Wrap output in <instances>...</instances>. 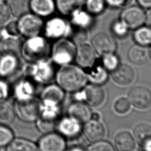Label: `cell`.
Wrapping results in <instances>:
<instances>
[{
  "instance_id": "obj_1",
  "label": "cell",
  "mask_w": 151,
  "mask_h": 151,
  "mask_svg": "<svg viewBox=\"0 0 151 151\" xmlns=\"http://www.w3.org/2000/svg\"><path fill=\"white\" fill-rule=\"evenodd\" d=\"M57 84L64 91L76 92L83 88L88 81L83 68L70 64L61 66L55 73Z\"/></svg>"
},
{
  "instance_id": "obj_2",
  "label": "cell",
  "mask_w": 151,
  "mask_h": 151,
  "mask_svg": "<svg viewBox=\"0 0 151 151\" xmlns=\"http://www.w3.org/2000/svg\"><path fill=\"white\" fill-rule=\"evenodd\" d=\"M51 47L50 40L44 35L28 37L22 42L20 54L28 63L34 62L48 57Z\"/></svg>"
},
{
  "instance_id": "obj_3",
  "label": "cell",
  "mask_w": 151,
  "mask_h": 151,
  "mask_svg": "<svg viewBox=\"0 0 151 151\" xmlns=\"http://www.w3.org/2000/svg\"><path fill=\"white\" fill-rule=\"evenodd\" d=\"M54 63L51 58L46 57L28 63L25 67L24 73L27 78L34 83L45 84L49 83L55 77Z\"/></svg>"
},
{
  "instance_id": "obj_4",
  "label": "cell",
  "mask_w": 151,
  "mask_h": 151,
  "mask_svg": "<svg viewBox=\"0 0 151 151\" xmlns=\"http://www.w3.org/2000/svg\"><path fill=\"white\" fill-rule=\"evenodd\" d=\"M74 31L69 19L60 15L51 16L44 22L42 29L44 36L48 40H57L64 38H71Z\"/></svg>"
},
{
  "instance_id": "obj_5",
  "label": "cell",
  "mask_w": 151,
  "mask_h": 151,
  "mask_svg": "<svg viewBox=\"0 0 151 151\" xmlns=\"http://www.w3.org/2000/svg\"><path fill=\"white\" fill-rule=\"evenodd\" d=\"M76 48L77 45L71 38L55 40L51 47V60L58 65L69 64L74 60Z\"/></svg>"
},
{
  "instance_id": "obj_6",
  "label": "cell",
  "mask_w": 151,
  "mask_h": 151,
  "mask_svg": "<svg viewBox=\"0 0 151 151\" xmlns=\"http://www.w3.org/2000/svg\"><path fill=\"white\" fill-rule=\"evenodd\" d=\"M43 19L32 12H27L19 17L17 21L20 35L26 38L38 35L42 31Z\"/></svg>"
},
{
  "instance_id": "obj_7",
  "label": "cell",
  "mask_w": 151,
  "mask_h": 151,
  "mask_svg": "<svg viewBox=\"0 0 151 151\" xmlns=\"http://www.w3.org/2000/svg\"><path fill=\"white\" fill-rule=\"evenodd\" d=\"M74 99L77 101L85 103L88 106L98 107L105 100V93L100 86L96 84L86 85L81 90L75 92Z\"/></svg>"
},
{
  "instance_id": "obj_8",
  "label": "cell",
  "mask_w": 151,
  "mask_h": 151,
  "mask_svg": "<svg viewBox=\"0 0 151 151\" xmlns=\"http://www.w3.org/2000/svg\"><path fill=\"white\" fill-rule=\"evenodd\" d=\"M40 100L34 98L26 101H16L14 106L15 115L27 123L35 122L40 115Z\"/></svg>"
},
{
  "instance_id": "obj_9",
  "label": "cell",
  "mask_w": 151,
  "mask_h": 151,
  "mask_svg": "<svg viewBox=\"0 0 151 151\" xmlns=\"http://www.w3.org/2000/svg\"><path fill=\"white\" fill-rule=\"evenodd\" d=\"M119 18L129 27L134 29L144 24L146 21V11L139 5H129L122 9Z\"/></svg>"
},
{
  "instance_id": "obj_10",
  "label": "cell",
  "mask_w": 151,
  "mask_h": 151,
  "mask_svg": "<svg viewBox=\"0 0 151 151\" xmlns=\"http://www.w3.org/2000/svg\"><path fill=\"white\" fill-rule=\"evenodd\" d=\"M91 44L97 54L103 55L109 52H116L117 44L115 38L106 32L96 34L91 38Z\"/></svg>"
},
{
  "instance_id": "obj_11",
  "label": "cell",
  "mask_w": 151,
  "mask_h": 151,
  "mask_svg": "<svg viewBox=\"0 0 151 151\" xmlns=\"http://www.w3.org/2000/svg\"><path fill=\"white\" fill-rule=\"evenodd\" d=\"M96 55L97 53L91 44L86 42L77 45L74 60L79 67L86 70L96 63Z\"/></svg>"
},
{
  "instance_id": "obj_12",
  "label": "cell",
  "mask_w": 151,
  "mask_h": 151,
  "mask_svg": "<svg viewBox=\"0 0 151 151\" xmlns=\"http://www.w3.org/2000/svg\"><path fill=\"white\" fill-rule=\"evenodd\" d=\"M128 99L134 107L147 109L151 107V90L145 86H136L129 91Z\"/></svg>"
},
{
  "instance_id": "obj_13",
  "label": "cell",
  "mask_w": 151,
  "mask_h": 151,
  "mask_svg": "<svg viewBox=\"0 0 151 151\" xmlns=\"http://www.w3.org/2000/svg\"><path fill=\"white\" fill-rule=\"evenodd\" d=\"M37 146L40 151H64L66 142L60 133L52 132L41 137Z\"/></svg>"
},
{
  "instance_id": "obj_14",
  "label": "cell",
  "mask_w": 151,
  "mask_h": 151,
  "mask_svg": "<svg viewBox=\"0 0 151 151\" xmlns=\"http://www.w3.org/2000/svg\"><path fill=\"white\" fill-rule=\"evenodd\" d=\"M68 17L74 29L88 31L95 24V17L90 14L84 7L74 10Z\"/></svg>"
},
{
  "instance_id": "obj_15",
  "label": "cell",
  "mask_w": 151,
  "mask_h": 151,
  "mask_svg": "<svg viewBox=\"0 0 151 151\" xmlns=\"http://www.w3.org/2000/svg\"><path fill=\"white\" fill-rule=\"evenodd\" d=\"M58 133L64 137L74 139L78 136L82 130L81 123L76 119L68 116L59 119L56 125Z\"/></svg>"
},
{
  "instance_id": "obj_16",
  "label": "cell",
  "mask_w": 151,
  "mask_h": 151,
  "mask_svg": "<svg viewBox=\"0 0 151 151\" xmlns=\"http://www.w3.org/2000/svg\"><path fill=\"white\" fill-rule=\"evenodd\" d=\"M19 36L8 34L4 28L0 29V52L2 54H20L22 41Z\"/></svg>"
},
{
  "instance_id": "obj_17",
  "label": "cell",
  "mask_w": 151,
  "mask_h": 151,
  "mask_svg": "<svg viewBox=\"0 0 151 151\" xmlns=\"http://www.w3.org/2000/svg\"><path fill=\"white\" fill-rule=\"evenodd\" d=\"M16 101H26L35 97V83L28 78L21 79L17 82L13 90Z\"/></svg>"
},
{
  "instance_id": "obj_18",
  "label": "cell",
  "mask_w": 151,
  "mask_h": 151,
  "mask_svg": "<svg viewBox=\"0 0 151 151\" xmlns=\"http://www.w3.org/2000/svg\"><path fill=\"white\" fill-rule=\"evenodd\" d=\"M84 123L82 130L88 142L94 143L103 140L106 133L105 128L99 120L90 119Z\"/></svg>"
},
{
  "instance_id": "obj_19",
  "label": "cell",
  "mask_w": 151,
  "mask_h": 151,
  "mask_svg": "<svg viewBox=\"0 0 151 151\" xmlns=\"http://www.w3.org/2000/svg\"><path fill=\"white\" fill-rule=\"evenodd\" d=\"M29 11L43 18H48L57 11L55 0H29Z\"/></svg>"
},
{
  "instance_id": "obj_20",
  "label": "cell",
  "mask_w": 151,
  "mask_h": 151,
  "mask_svg": "<svg viewBox=\"0 0 151 151\" xmlns=\"http://www.w3.org/2000/svg\"><path fill=\"white\" fill-rule=\"evenodd\" d=\"M113 81L121 86L131 84L135 78V73L132 67L126 64H119L112 71Z\"/></svg>"
},
{
  "instance_id": "obj_21",
  "label": "cell",
  "mask_w": 151,
  "mask_h": 151,
  "mask_svg": "<svg viewBox=\"0 0 151 151\" xmlns=\"http://www.w3.org/2000/svg\"><path fill=\"white\" fill-rule=\"evenodd\" d=\"M134 138L144 151H151V125L147 123L137 124L133 131Z\"/></svg>"
},
{
  "instance_id": "obj_22",
  "label": "cell",
  "mask_w": 151,
  "mask_h": 151,
  "mask_svg": "<svg viewBox=\"0 0 151 151\" xmlns=\"http://www.w3.org/2000/svg\"><path fill=\"white\" fill-rule=\"evenodd\" d=\"M19 65L17 55L2 54L0 57V77L5 78L12 76Z\"/></svg>"
},
{
  "instance_id": "obj_23",
  "label": "cell",
  "mask_w": 151,
  "mask_h": 151,
  "mask_svg": "<svg viewBox=\"0 0 151 151\" xmlns=\"http://www.w3.org/2000/svg\"><path fill=\"white\" fill-rule=\"evenodd\" d=\"M60 104L48 100H40V115L38 118L57 122L60 115Z\"/></svg>"
},
{
  "instance_id": "obj_24",
  "label": "cell",
  "mask_w": 151,
  "mask_h": 151,
  "mask_svg": "<svg viewBox=\"0 0 151 151\" xmlns=\"http://www.w3.org/2000/svg\"><path fill=\"white\" fill-rule=\"evenodd\" d=\"M68 115L81 123H86L91 119V111L89 106L83 102L77 101L72 103L67 110Z\"/></svg>"
},
{
  "instance_id": "obj_25",
  "label": "cell",
  "mask_w": 151,
  "mask_h": 151,
  "mask_svg": "<svg viewBox=\"0 0 151 151\" xmlns=\"http://www.w3.org/2000/svg\"><path fill=\"white\" fill-rule=\"evenodd\" d=\"M84 71L88 81L91 84L100 86L106 83L108 79V71L104 68L100 61H97L91 67Z\"/></svg>"
},
{
  "instance_id": "obj_26",
  "label": "cell",
  "mask_w": 151,
  "mask_h": 151,
  "mask_svg": "<svg viewBox=\"0 0 151 151\" xmlns=\"http://www.w3.org/2000/svg\"><path fill=\"white\" fill-rule=\"evenodd\" d=\"M41 100L51 101L61 104L64 98V90L58 84L47 85L41 91Z\"/></svg>"
},
{
  "instance_id": "obj_27",
  "label": "cell",
  "mask_w": 151,
  "mask_h": 151,
  "mask_svg": "<svg viewBox=\"0 0 151 151\" xmlns=\"http://www.w3.org/2000/svg\"><path fill=\"white\" fill-rule=\"evenodd\" d=\"M149 56L147 47L141 46L136 44L132 45L127 52V57L130 62L136 65L145 64Z\"/></svg>"
},
{
  "instance_id": "obj_28",
  "label": "cell",
  "mask_w": 151,
  "mask_h": 151,
  "mask_svg": "<svg viewBox=\"0 0 151 151\" xmlns=\"http://www.w3.org/2000/svg\"><path fill=\"white\" fill-rule=\"evenodd\" d=\"M114 144L119 151H132L135 147V140L130 132L123 131L116 135Z\"/></svg>"
},
{
  "instance_id": "obj_29",
  "label": "cell",
  "mask_w": 151,
  "mask_h": 151,
  "mask_svg": "<svg viewBox=\"0 0 151 151\" xmlns=\"http://www.w3.org/2000/svg\"><path fill=\"white\" fill-rule=\"evenodd\" d=\"M85 0H55L56 9L60 15L68 17L74 10L83 7Z\"/></svg>"
},
{
  "instance_id": "obj_30",
  "label": "cell",
  "mask_w": 151,
  "mask_h": 151,
  "mask_svg": "<svg viewBox=\"0 0 151 151\" xmlns=\"http://www.w3.org/2000/svg\"><path fill=\"white\" fill-rule=\"evenodd\" d=\"M132 38L135 44L150 47L151 45V28L144 24L134 29L132 34Z\"/></svg>"
},
{
  "instance_id": "obj_31",
  "label": "cell",
  "mask_w": 151,
  "mask_h": 151,
  "mask_svg": "<svg viewBox=\"0 0 151 151\" xmlns=\"http://www.w3.org/2000/svg\"><path fill=\"white\" fill-rule=\"evenodd\" d=\"M6 151H40L38 146L33 142L24 139H14L7 146Z\"/></svg>"
},
{
  "instance_id": "obj_32",
  "label": "cell",
  "mask_w": 151,
  "mask_h": 151,
  "mask_svg": "<svg viewBox=\"0 0 151 151\" xmlns=\"http://www.w3.org/2000/svg\"><path fill=\"white\" fill-rule=\"evenodd\" d=\"M14 106L6 100L0 101V124H11L15 117Z\"/></svg>"
},
{
  "instance_id": "obj_33",
  "label": "cell",
  "mask_w": 151,
  "mask_h": 151,
  "mask_svg": "<svg viewBox=\"0 0 151 151\" xmlns=\"http://www.w3.org/2000/svg\"><path fill=\"white\" fill-rule=\"evenodd\" d=\"M8 6L11 14L17 18L29 11L28 0H10Z\"/></svg>"
},
{
  "instance_id": "obj_34",
  "label": "cell",
  "mask_w": 151,
  "mask_h": 151,
  "mask_svg": "<svg viewBox=\"0 0 151 151\" xmlns=\"http://www.w3.org/2000/svg\"><path fill=\"white\" fill-rule=\"evenodd\" d=\"M83 7L90 14L96 17L104 13L107 6L105 0H85Z\"/></svg>"
},
{
  "instance_id": "obj_35",
  "label": "cell",
  "mask_w": 151,
  "mask_h": 151,
  "mask_svg": "<svg viewBox=\"0 0 151 151\" xmlns=\"http://www.w3.org/2000/svg\"><path fill=\"white\" fill-rule=\"evenodd\" d=\"M130 29L119 18L114 19L110 25V31L114 37L123 39L129 34Z\"/></svg>"
},
{
  "instance_id": "obj_36",
  "label": "cell",
  "mask_w": 151,
  "mask_h": 151,
  "mask_svg": "<svg viewBox=\"0 0 151 151\" xmlns=\"http://www.w3.org/2000/svg\"><path fill=\"white\" fill-rule=\"evenodd\" d=\"M101 65L108 71H113L120 64L119 58L116 52H109L101 55L100 61Z\"/></svg>"
},
{
  "instance_id": "obj_37",
  "label": "cell",
  "mask_w": 151,
  "mask_h": 151,
  "mask_svg": "<svg viewBox=\"0 0 151 151\" xmlns=\"http://www.w3.org/2000/svg\"><path fill=\"white\" fill-rule=\"evenodd\" d=\"M13 139L12 131L6 126L0 124V147L8 146Z\"/></svg>"
},
{
  "instance_id": "obj_38",
  "label": "cell",
  "mask_w": 151,
  "mask_h": 151,
  "mask_svg": "<svg viewBox=\"0 0 151 151\" xmlns=\"http://www.w3.org/2000/svg\"><path fill=\"white\" fill-rule=\"evenodd\" d=\"M36 126L38 130L42 133H47L53 132L56 129L57 122H51L38 118L36 121Z\"/></svg>"
},
{
  "instance_id": "obj_39",
  "label": "cell",
  "mask_w": 151,
  "mask_h": 151,
  "mask_svg": "<svg viewBox=\"0 0 151 151\" xmlns=\"http://www.w3.org/2000/svg\"><path fill=\"white\" fill-rule=\"evenodd\" d=\"M130 106L131 104L128 98L120 97L115 101L114 109L117 113L124 114L129 112L130 109Z\"/></svg>"
},
{
  "instance_id": "obj_40",
  "label": "cell",
  "mask_w": 151,
  "mask_h": 151,
  "mask_svg": "<svg viewBox=\"0 0 151 151\" xmlns=\"http://www.w3.org/2000/svg\"><path fill=\"white\" fill-rule=\"evenodd\" d=\"M86 151H115V150L110 143L102 140L93 143Z\"/></svg>"
},
{
  "instance_id": "obj_41",
  "label": "cell",
  "mask_w": 151,
  "mask_h": 151,
  "mask_svg": "<svg viewBox=\"0 0 151 151\" xmlns=\"http://www.w3.org/2000/svg\"><path fill=\"white\" fill-rule=\"evenodd\" d=\"M11 16L8 4L4 1H0V25L6 23Z\"/></svg>"
},
{
  "instance_id": "obj_42",
  "label": "cell",
  "mask_w": 151,
  "mask_h": 151,
  "mask_svg": "<svg viewBox=\"0 0 151 151\" xmlns=\"http://www.w3.org/2000/svg\"><path fill=\"white\" fill-rule=\"evenodd\" d=\"M107 7L113 9H123L130 5L132 0H105Z\"/></svg>"
},
{
  "instance_id": "obj_43",
  "label": "cell",
  "mask_w": 151,
  "mask_h": 151,
  "mask_svg": "<svg viewBox=\"0 0 151 151\" xmlns=\"http://www.w3.org/2000/svg\"><path fill=\"white\" fill-rule=\"evenodd\" d=\"M9 94L8 84L4 80L0 79V101L6 100Z\"/></svg>"
},
{
  "instance_id": "obj_44",
  "label": "cell",
  "mask_w": 151,
  "mask_h": 151,
  "mask_svg": "<svg viewBox=\"0 0 151 151\" xmlns=\"http://www.w3.org/2000/svg\"><path fill=\"white\" fill-rule=\"evenodd\" d=\"M5 31L9 34L12 35H20L18 30L17 21H11L8 23L4 28Z\"/></svg>"
},
{
  "instance_id": "obj_45",
  "label": "cell",
  "mask_w": 151,
  "mask_h": 151,
  "mask_svg": "<svg viewBox=\"0 0 151 151\" xmlns=\"http://www.w3.org/2000/svg\"><path fill=\"white\" fill-rule=\"evenodd\" d=\"M138 5L145 9L151 8V0H136Z\"/></svg>"
},
{
  "instance_id": "obj_46",
  "label": "cell",
  "mask_w": 151,
  "mask_h": 151,
  "mask_svg": "<svg viewBox=\"0 0 151 151\" xmlns=\"http://www.w3.org/2000/svg\"><path fill=\"white\" fill-rule=\"evenodd\" d=\"M145 24L151 28V8L146 11V21Z\"/></svg>"
},
{
  "instance_id": "obj_47",
  "label": "cell",
  "mask_w": 151,
  "mask_h": 151,
  "mask_svg": "<svg viewBox=\"0 0 151 151\" xmlns=\"http://www.w3.org/2000/svg\"><path fill=\"white\" fill-rule=\"evenodd\" d=\"M67 151H84V150L80 146H73L70 147Z\"/></svg>"
},
{
  "instance_id": "obj_48",
  "label": "cell",
  "mask_w": 151,
  "mask_h": 151,
  "mask_svg": "<svg viewBox=\"0 0 151 151\" xmlns=\"http://www.w3.org/2000/svg\"><path fill=\"white\" fill-rule=\"evenodd\" d=\"M100 119V115L97 113H94L91 114V119L96 120H99Z\"/></svg>"
},
{
  "instance_id": "obj_49",
  "label": "cell",
  "mask_w": 151,
  "mask_h": 151,
  "mask_svg": "<svg viewBox=\"0 0 151 151\" xmlns=\"http://www.w3.org/2000/svg\"><path fill=\"white\" fill-rule=\"evenodd\" d=\"M149 55L151 57V45L150 46V50H149Z\"/></svg>"
},
{
  "instance_id": "obj_50",
  "label": "cell",
  "mask_w": 151,
  "mask_h": 151,
  "mask_svg": "<svg viewBox=\"0 0 151 151\" xmlns=\"http://www.w3.org/2000/svg\"><path fill=\"white\" fill-rule=\"evenodd\" d=\"M0 1H5V0H0Z\"/></svg>"
},
{
  "instance_id": "obj_51",
  "label": "cell",
  "mask_w": 151,
  "mask_h": 151,
  "mask_svg": "<svg viewBox=\"0 0 151 151\" xmlns=\"http://www.w3.org/2000/svg\"><path fill=\"white\" fill-rule=\"evenodd\" d=\"M0 151H1V149H0Z\"/></svg>"
}]
</instances>
